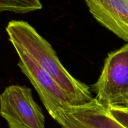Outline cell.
I'll return each mask as SVG.
<instances>
[{
  "mask_svg": "<svg viewBox=\"0 0 128 128\" xmlns=\"http://www.w3.org/2000/svg\"><path fill=\"white\" fill-rule=\"evenodd\" d=\"M6 30L14 48L23 50L53 78L66 95L70 105H83L94 99L90 87L71 75L51 44L30 23L12 20Z\"/></svg>",
  "mask_w": 128,
  "mask_h": 128,
  "instance_id": "6da1fadb",
  "label": "cell"
},
{
  "mask_svg": "<svg viewBox=\"0 0 128 128\" xmlns=\"http://www.w3.org/2000/svg\"><path fill=\"white\" fill-rule=\"evenodd\" d=\"M95 99L106 107L124 106L128 101V43L110 53L98 81L91 87Z\"/></svg>",
  "mask_w": 128,
  "mask_h": 128,
  "instance_id": "7a4b0ae2",
  "label": "cell"
},
{
  "mask_svg": "<svg viewBox=\"0 0 128 128\" xmlns=\"http://www.w3.org/2000/svg\"><path fill=\"white\" fill-rule=\"evenodd\" d=\"M0 115L10 128H44L45 117L31 89L12 85L0 94Z\"/></svg>",
  "mask_w": 128,
  "mask_h": 128,
  "instance_id": "3957f363",
  "label": "cell"
},
{
  "mask_svg": "<svg viewBox=\"0 0 128 128\" xmlns=\"http://www.w3.org/2000/svg\"><path fill=\"white\" fill-rule=\"evenodd\" d=\"M14 49L20 59L18 65L36 89L51 117L59 109L70 105L66 95L53 78L23 50Z\"/></svg>",
  "mask_w": 128,
  "mask_h": 128,
  "instance_id": "277c9868",
  "label": "cell"
},
{
  "mask_svg": "<svg viewBox=\"0 0 128 128\" xmlns=\"http://www.w3.org/2000/svg\"><path fill=\"white\" fill-rule=\"evenodd\" d=\"M95 20L128 43V0H84Z\"/></svg>",
  "mask_w": 128,
  "mask_h": 128,
  "instance_id": "5b68a950",
  "label": "cell"
},
{
  "mask_svg": "<svg viewBox=\"0 0 128 128\" xmlns=\"http://www.w3.org/2000/svg\"><path fill=\"white\" fill-rule=\"evenodd\" d=\"M40 0H0V13L10 11L16 14H26L41 10Z\"/></svg>",
  "mask_w": 128,
  "mask_h": 128,
  "instance_id": "8992f818",
  "label": "cell"
},
{
  "mask_svg": "<svg viewBox=\"0 0 128 128\" xmlns=\"http://www.w3.org/2000/svg\"><path fill=\"white\" fill-rule=\"evenodd\" d=\"M110 114L120 123L128 128V109L122 106L107 107Z\"/></svg>",
  "mask_w": 128,
  "mask_h": 128,
  "instance_id": "52a82bcc",
  "label": "cell"
},
{
  "mask_svg": "<svg viewBox=\"0 0 128 128\" xmlns=\"http://www.w3.org/2000/svg\"><path fill=\"white\" fill-rule=\"evenodd\" d=\"M122 107H126V108H128V101L127 102V103H126V104H125V105H124V106H122Z\"/></svg>",
  "mask_w": 128,
  "mask_h": 128,
  "instance_id": "ba28073f",
  "label": "cell"
},
{
  "mask_svg": "<svg viewBox=\"0 0 128 128\" xmlns=\"http://www.w3.org/2000/svg\"><path fill=\"white\" fill-rule=\"evenodd\" d=\"M9 128H10V127H9Z\"/></svg>",
  "mask_w": 128,
  "mask_h": 128,
  "instance_id": "9c48e42d",
  "label": "cell"
}]
</instances>
